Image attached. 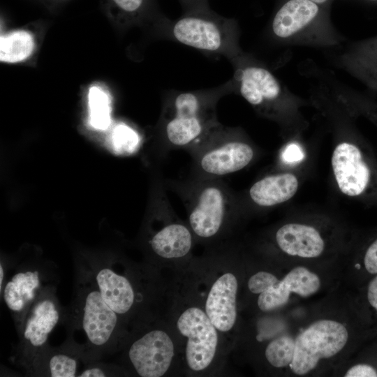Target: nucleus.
Returning <instances> with one entry per match:
<instances>
[{
	"instance_id": "f257e3e1",
	"label": "nucleus",
	"mask_w": 377,
	"mask_h": 377,
	"mask_svg": "<svg viewBox=\"0 0 377 377\" xmlns=\"http://www.w3.org/2000/svg\"><path fill=\"white\" fill-rule=\"evenodd\" d=\"M313 105L330 124L332 139L331 171L337 190L366 207H377V158L357 128V119L334 98L322 94Z\"/></svg>"
},
{
	"instance_id": "f03ea898",
	"label": "nucleus",
	"mask_w": 377,
	"mask_h": 377,
	"mask_svg": "<svg viewBox=\"0 0 377 377\" xmlns=\"http://www.w3.org/2000/svg\"><path fill=\"white\" fill-rule=\"evenodd\" d=\"M237 92L260 117L276 123L285 138H296L308 128L302 108L307 102L292 93L265 64L244 52L230 61Z\"/></svg>"
},
{
	"instance_id": "7ed1b4c3",
	"label": "nucleus",
	"mask_w": 377,
	"mask_h": 377,
	"mask_svg": "<svg viewBox=\"0 0 377 377\" xmlns=\"http://www.w3.org/2000/svg\"><path fill=\"white\" fill-rule=\"evenodd\" d=\"M167 185L182 201L187 223L196 242L212 244L221 242L247 212L240 193L235 192L222 179L189 177L182 180L170 179Z\"/></svg>"
},
{
	"instance_id": "20e7f679",
	"label": "nucleus",
	"mask_w": 377,
	"mask_h": 377,
	"mask_svg": "<svg viewBox=\"0 0 377 377\" xmlns=\"http://www.w3.org/2000/svg\"><path fill=\"white\" fill-rule=\"evenodd\" d=\"M81 274L69 320L70 339L81 333L73 352L90 363L124 346L128 333L127 323L105 302L94 282Z\"/></svg>"
},
{
	"instance_id": "39448f33",
	"label": "nucleus",
	"mask_w": 377,
	"mask_h": 377,
	"mask_svg": "<svg viewBox=\"0 0 377 377\" xmlns=\"http://www.w3.org/2000/svg\"><path fill=\"white\" fill-rule=\"evenodd\" d=\"M231 92H235L232 80L212 89L171 91L161 119L165 150H186L219 125L218 101Z\"/></svg>"
},
{
	"instance_id": "423d86ee",
	"label": "nucleus",
	"mask_w": 377,
	"mask_h": 377,
	"mask_svg": "<svg viewBox=\"0 0 377 377\" xmlns=\"http://www.w3.org/2000/svg\"><path fill=\"white\" fill-rule=\"evenodd\" d=\"M186 151L192 159L189 177L201 179H222L249 166L260 155L242 128L221 123Z\"/></svg>"
},
{
	"instance_id": "0eeeda50",
	"label": "nucleus",
	"mask_w": 377,
	"mask_h": 377,
	"mask_svg": "<svg viewBox=\"0 0 377 377\" xmlns=\"http://www.w3.org/2000/svg\"><path fill=\"white\" fill-rule=\"evenodd\" d=\"M175 302L172 327L181 340L182 363L193 374L210 373L218 366L225 350L220 335L194 293L193 297Z\"/></svg>"
},
{
	"instance_id": "6e6552de",
	"label": "nucleus",
	"mask_w": 377,
	"mask_h": 377,
	"mask_svg": "<svg viewBox=\"0 0 377 377\" xmlns=\"http://www.w3.org/2000/svg\"><path fill=\"white\" fill-rule=\"evenodd\" d=\"M167 25L170 38L205 53L222 55L232 61L244 52L236 20L211 8L184 12L177 20H168Z\"/></svg>"
},
{
	"instance_id": "1a4fd4ad",
	"label": "nucleus",
	"mask_w": 377,
	"mask_h": 377,
	"mask_svg": "<svg viewBox=\"0 0 377 377\" xmlns=\"http://www.w3.org/2000/svg\"><path fill=\"white\" fill-rule=\"evenodd\" d=\"M173 327L158 322L140 321L124 346L126 363L140 377H162L182 360Z\"/></svg>"
},
{
	"instance_id": "9d476101",
	"label": "nucleus",
	"mask_w": 377,
	"mask_h": 377,
	"mask_svg": "<svg viewBox=\"0 0 377 377\" xmlns=\"http://www.w3.org/2000/svg\"><path fill=\"white\" fill-rule=\"evenodd\" d=\"M213 269L206 273L193 293L217 330L226 350L237 321L239 280L228 267V249L224 247L209 256Z\"/></svg>"
},
{
	"instance_id": "9b49d317",
	"label": "nucleus",
	"mask_w": 377,
	"mask_h": 377,
	"mask_svg": "<svg viewBox=\"0 0 377 377\" xmlns=\"http://www.w3.org/2000/svg\"><path fill=\"white\" fill-rule=\"evenodd\" d=\"M319 5L309 0H288L275 13L269 29L279 43L330 47L342 37L320 18Z\"/></svg>"
},
{
	"instance_id": "f8f14e48",
	"label": "nucleus",
	"mask_w": 377,
	"mask_h": 377,
	"mask_svg": "<svg viewBox=\"0 0 377 377\" xmlns=\"http://www.w3.org/2000/svg\"><path fill=\"white\" fill-rule=\"evenodd\" d=\"M154 211L147 241L152 258L166 265L188 261L196 243L195 237L188 223L175 213L161 186L158 187Z\"/></svg>"
},
{
	"instance_id": "ddd939ff",
	"label": "nucleus",
	"mask_w": 377,
	"mask_h": 377,
	"mask_svg": "<svg viewBox=\"0 0 377 377\" xmlns=\"http://www.w3.org/2000/svg\"><path fill=\"white\" fill-rule=\"evenodd\" d=\"M61 317V306L52 286L42 292L31 304L17 327L18 355L24 366L48 348V337Z\"/></svg>"
},
{
	"instance_id": "4468645a",
	"label": "nucleus",
	"mask_w": 377,
	"mask_h": 377,
	"mask_svg": "<svg viewBox=\"0 0 377 377\" xmlns=\"http://www.w3.org/2000/svg\"><path fill=\"white\" fill-rule=\"evenodd\" d=\"M348 331L341 323L319 320L310 325L295 340L292 371L304 375L313 369L321 359L340 352L347 343Z\"/></svg>"
},
{
	"instance_id": "2eb2a0df",
	"label": "nucleus",
	"mask_w": 377,
	"mask_h": 377,
	"mask_svg": "<svg viewBox=\"0 0 377 377\" xmlns=\"http://www.w3.org/2000/svg\"><path fill=\"white\" fill-rule=\"evenodd\" d=\"M117 267L114 264H101L82 272L94 282L105 302L128 324L141 307L144 293L131 274Z\"/></svg>"
},
{
	"instance_id": "dca6fc26",
	"label": "nucleus",
	"mask_w": 377,
	"mask_h": 377,
	"mask_svg": "<svg viewBox=\"0 0 377 377\" xmlns=\"http://www.w3.org/2000/svg\"><path fill=\"white\" fill-rule=\"evenodd\" d=\"M46 281L43 267L25 266L17 268L4 283L1 296L17 327L31 304L46 288L52 286L45 283Z\"/></svg>"
},
{
	"instance_id": "f3484780",
	"label": "nucleus",
	"mask_w": 377,
	"mask_h": 377,
	"mask_svg": "<svg viewBox=\"0 0 377 377\" xmlns=\"http://www.w3.org/2000/svg\"><path fill=\"white\" fill-rule=\"evenodd\" d=\"M300 184L299 177L293 172H274L258 179L240 195L247 212L253 208L268 209L290 200Z\"/></svg>"
},
{
	"instance_id": "a211bd4d",
	"label": "nucleus",
	"mask_w": 377,
	"mask_h": 377,
	"mask_svg": "<svg viewBox=\"0 0 377 377\" xmlns=\"http://www.w3.org/2000/svg\"><path fill=\"white\" fill-rule=\"evenodd\" d=\"M274 238L277 247L291 256L317 258L326 248V242L320 231L306 223H284L276 230Z\"/></svg>"
},
{
	"instance_id": "6ab92c4d",
	"label": "nucleus",
	"mask_w": 377,
	"mask_h": 377,
	"mask_svg": "<svg viewBox=\"0 0 377 377\" xmlns=\"http://www.w3.org/2000/svg\"><path fill=\"white\" fill-rule=\"evenodd\" d=\"M339 61L345 70L357 79L377 80V36L353 43Z\"/></svg>"
},
{
	"instance_id": "aec40b11",
	"label": "nucleus",
	"mask_w": 377,
	"mask_h": 377,
	"mask_svg": "<svg viewBox=\"0 0 377 377\" xmlns=\"http://www.w3.org/2000/svg\"><path fill=\"white\" fill-rule=\"evenodd\" d=\"M80 357L68 348H47L25 367L32 374L51 377L77 376Z\"/></svg>"
},
{
	"instance_id": "412c9836",
	"label": "nucleus",
	"mask_w": 377,
	"mask_h": 377,
	"mask_svg": "<svg viewBox=\"0 0 377 377\" xmlns=\"http://www.w3.org/2000/svg\"><path fill=\"white\" fill-rule=\"evenodd\" d=\"M332 96L352 116L364 117L377 127V102L374 98L347 88H337Z\"/></svg>"
},
{
	"instance_id": "4be33fe9",
	"label": "nucleus",
	"mask_w": 377,
	"mask_h": 377,
	"mask_svg": "<svg viewBox=\"0 0 377 377\" xmlns=\"http://www.w3.org/2000/svg\"><path fill=\"white\" fill-rule=\"evenodd\" d=\"M34 48L32 35L25 31H17L0 37V60L16 63L28 58Z\"/></svg>"
},
{
	"instance_id": "5701e85b",
	"label": "nucleus",
	"mask_w": 377,
	"mask_h": 377,
	"mask_svg": "<svg viewBox=\"0 0 377 377\" xmlns=\"http://www.w3.org/2000/svg\"><path fill=\"white\" fill-rule=\"evenodd\" d=\"M281 281L290 293H295L304 297L313 295L320 286L318 275L301 266L290 270Z\"/></svg>"
},
{
	"instance_id": "b1692460",
	"label": "nucleus",
	"mask_w": 377,
	"mask_h": 377,
	"mask_svg": "<svg viewBox=\"0 0 377 377\" xmlns=\"http://www.w3.org/2000/svg\"><path fill=\"white\" fill-rule=\"evenodd\" d=\"M294 352L295 340L288 335H281L267 344L265 356L272 366L282 368L292 363Z\"/></svg>"
},
{
	"instance_id": "393cba45",
	"label": "nucleus",
	"mask_w": 377,
	"mask_h": 377,
	"mask_svg": "<svg viewBox=\"0 0 377 377\" xmlns=\"http://www.w3.org/2000/svg\"><path fill=\"white\" fill-rule=\"evenodd\" d=\"M90 122L93 127L104 130L110 124V106L108 95L96 87L89 91Z\"/></svg>"
},
{
	"instance_id": "a878e982",
	"label": "nucleus",
	"mask_w": 377,
	"mask_h": 377,
	"mask_svg": "<svg viewBox=\"0 0 377 377\" xmlns=\"http://www.w3.org/2000/svg\"><path fill=\"white\" fill-rule=\"evenodd\" d=\"M290 292L285 287L281 280L258 295L257 305L260 310L268 312L286 305Z\"/></svg>"
},
{
	"instance_id": "bb28decb",
	"label": "nucleus",
	"mask_w": 377,
	"mask_h": 377,
	"mask_svg": "<svg viewBox=\"0 0 377 377\" xmlns=\"http://www.w3.org/2000/svg\"><path fill=\"white\" fill-rule=\"evenodd\" d=\"M113 15L125 19L134 20L143 15L148 9L150 0H105Z\"/></svg>"
},
{
	"instance_id": "cd10ccee",
	"label": "nucleus",
	"mask_w": 377,
	"mask_h": 377,
	"mask_svg": "<svg viewBox=\"0 0 377 377\" xmlns=\"http://www.w3.org/2000/svg\"><path fill=\"white\" fill-rule=\"evenodd\" d=\"M138 138L135 131L125 125H118L112 133V144L118 154L132 152L136 147Z\"/></svg>"
},
{
	"instance_id": "c85d7f7f",
	"label": "nucleus",
	"mask_w": 377,
	"mask_h": 377,
	"mask_svg": "<svg viewBox=\"0 0 377 377\" xmlns=\"http://www.w3.org/2000/svg\"><path fill=\"white\" fill-rule=\"evenodd\" d=\"M279 281L280 280L274 274L262 270L256 272L249 277L247 287L251 293L259 295Z\"/></svg>"
},
{
	"instance_id": "c756f323",
	"label": "nucleus",
	"mask_w": 377,
	"mask_h": 377,
	"mask_svg": "<svg viewBox=\"0 0 377 377\" xmlns=\"http://www.w3.org/2000/svg\"><path fill=\"white\" fill-rule=\"evenodd\" d=\"M114 369L103 363L90 362L81 372L80 377H103L114 375Z\"/></svg>"
},
{
	"instance_id": "7c9ffc66",
	"label": "nucleus",
	"mask_w": 377,
	"mask_h": 377,
	"mask_svg": "<svg viewBox=\"0 0 377 377\" xmlns=\"http://www.w3.org/2000/svg\"><path fill=\"white\" fill-rule=\"evenodd\" d=\"M364 264L368 272L377 273V238L367 247L364 256Z\"/></svg>"
},
{
	"instance_id": "2f4dec72",
	"label": "nucleus",
	"mask_w": 377,
	"mask_h": 377,
	"mask_svg": "<svg viewBox=\"0 0 377 377\" xmlns=\"http://www.w3.org/2000/svg\"><path fill=\"white\" fill-rule=\"evenodd\" d=\"M346 377H377L376 369L369 364H359L350 367Z\"/></svg>"
},
{
	"instance_id": "473e14b6",
	"label": "nucleus",
	"mask_w": 377,
	"mask_h": 377,
	"mask_svg": "<svg viewBox=\"0 0 377 377\" xmlns=\"http://www.w3.org/2000/svg\"><path fill=\"white\" fill-rule=\"evenodd\" d=\"M283 159L288 163H294L302 159L304 154L301 147L295 142L287 145L282 154Z\"/></svg>"
},
{
	"instance_id": "72a5a7b5",
	"label": "nucleus",
	"mask_w": 377,
	"mask_h": 377,
	"mask_svg": "<svg viewBox=\"0 0 377 377\" xmlns=\"http://www.w3.org/2000/svg\"><path fill=\"white\" fill-rule=\"evenodd\" d=\"M184 12L210 8L208 0H178Z\"/></svg>"
},
{
	"instance_id": "f704fd0d",
	"label": "nucleus",
	"mask_w": 377,
	"mask_h": 377,
	"mask_svg": "<svg viewBox=\"0 0 377 377\" xmlns=\"http://www.w3.org/2000/svg\"><path fill=\"white\" fill-rule=\"evenodd\" d=\"M367 297L370 304L377 311V276L369 284Z\"/></svg>"
},
{
	"instance_id": "c9c22d12",
	"label": "nucleus",
	"mask_w": 377,
	"mask_h": 377,
	"mask_svg": "<svg viewBox=\"0 0 377 377\" xmlns=\"http://www.w3.org/2000/svg\"><path fill=\"white\" fill-rule=\"evenodd\" d=\"M358 80L377 94V80L370 77H360Z\"/></svg>"
},
{
	"instance_id": "e433bc0d",
	"label": "nucleus",
	"mask_w": 377,
	"mask_h": 377,
	"mask_svg": "<svg viewBox=\"0 0 377 377\" xmlns=\"http://www.w3.org/2000/svg\"><path fill=\"white\" fill-rule=\"evenodd\" d=\"M5 280V267H3L2 263L0 265V293L2 292V287H3Z\"/></svg>"
},
{
	"instance_id": "4c0bfd02",
	"label": "nucleus",
	"mask_w": 377,
	"mask_h": 377,
	"mask_svg": "<svg viewBox=\"0 0 377 377\" xmlns=\"http://www.w3.org/2000/svg\"><path fill=\"white\" fill-rule=\"evenodd\" d=\"M309 1H311L318 5H320V4H323L326 3L328 0H309Z\"/></svg>"
},
{
	"instance_id": "58836bf2",
	"label": "nucleus",
	"mask_w": 377,
	"mask_h": 377,
	"mask_svg": "<svg viewBox=\"0 0 377 377\" xmlns=\"http://www.w3.org/2000/svg\"><path fill=\"white\" fill-rule=\"evenodd\" d=\"M364 1H368V2L376 3H377V0H364Z\"/></svg>"
}]
</instances>
